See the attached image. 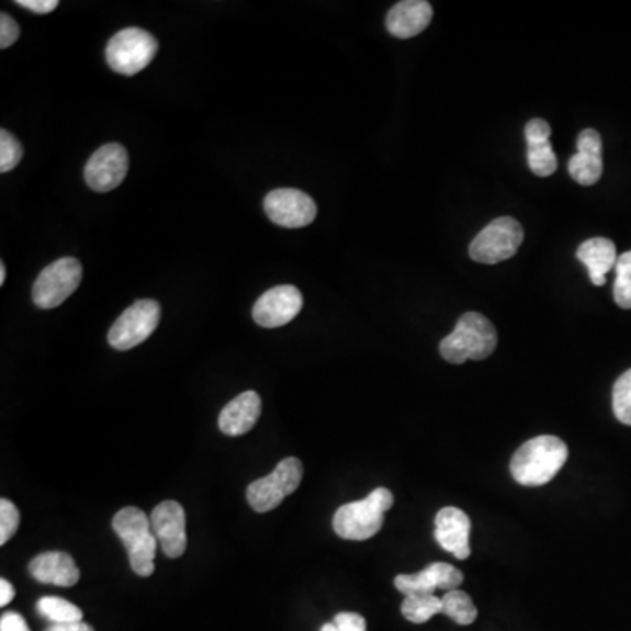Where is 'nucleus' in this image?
<instances>
[{"instance_id": "f3484780", "label": "nucleus", "mask_w": 631, "mask_h": 631, "mask_svg": "<svg viewBox=\"0 0 631 631\" xmlns=\"http://www.w3.org/2000/svg\"><path fill=\"white\" fill-rule=\"evenodd\" d=\"M433 9L427 0H402L393 5L386 16V29L393 37L410 40L414 35L427 31Z\"/></svg>"}, {"instance_id": "412c9836", "label": "nucleus", "mask_w": 631, "mask_h": 631, "mask_svg": "<svg viewBox=\"0 0 631 631\" xmlns=\"http://www.w3.org/2000/svg\"><path fill=\"white\" fill-rule=\"evenodd\" d=\"M577 258L588 267L589 279L595 286H604L607 283L609 270L616 269V263H618L616 245L606 237H593L583 243L577 249Z\"/></svg>"}, {"instance_id": "2eb2a0df", "label": "nucleus", "mask_w": 631, "mask_h": 631, "mask_svg": "<svg viewBox=\"0 0 631 631\" xmlns=\"http://www.w3.org/2000/svg\"><path fill=\"white\" fill-rule=\"evenodd\" d=\"M471 528L469 516L457 507H444L437 514V542L458 560L471 556Z\"/></svg>"}, {"instance_id": "39448f33", "label": "nucleus", "mask_w": 631, "mask_h": 631, "mask_svg": "<svg viewBox=\"0 0 631 631\" xmlns=\"http://www.w3.org/2000/svg\"><path fill=\"white\" fill-rule=\"evenodd\" d=\"M158 43L143 29H125L114 34L105 46L108 66L122 76L139 75L157 57Z\"/></svg>"}, {"instance_id": "2f4dec72", "label": "nucleus", "mask_w": 631, "mask_h": 631, "mask_svg": "<svg viewBox=\"0 0 631 631\" xmlns=\"http://www.w3.org/2000/svg\"><path fill=\"white\" fill-rule=\"evenodd\" d=\"M16 4L37 14H48L58 8L57 0H18Z\"/></svg>"}, {"instance_id": "a878e982", "label": "nucleus", "mask_w": 631, "mask_h": 631, "mask_svg": "<svg viewBox=\"0 0 631 631\" xmlns=\"http://www.w3.org/2000/svg\"><path fill=\"white\" fill-rule=\"evenodd\" d=\"M612 409L618 421L631 427V369L616 381L612 390Z\"/></svg>"}, {"instance_id": "473e14b6", "label": "nucleus", "mask_w": 631, "mask_h": 631, "mask_svg": "<svg viewBox=\"0 0 631 631\" xmlns=\"http://www.w3.org/2000/svg\"><path fill=\"white\" fill-rule=\"evenodd\" d=\"M14 588L9 581L0 579V606L5 607L13 601Z\"/></svg>"}, {"instance_id": "bb28decb", "label": "nucleus", "mask_w": 631, "mask_h": 631, "mask_svg": "<svg viewBox=\"0 0 631 631\" xmlns=\"http://www.w3.org/2000/svg\"><path fill=\"white\" fill-rule=\"evenodd\" d=\"M23 148L20 140L8 131H0V172L5 174L22 161Z\"/></svg>"}, {"instance_id": "4468645a", "label": "nucleus", "mask_w": 631, "mask_h": 631, "mask_svg": "<svg viewBox=\"0 0 631 631\" xmlns=\"http://www.w3.org/2000/svg\"><path fill=\"white\" fill-rule=\"evenodd\" d=\"M462 583V572L458 571L457 566L442 562L431 563L418 574H401L395 577V588L404 593L405 597L433 595L437 589L453 591Z\"/></svg>"}, {"instance_id": "cd10ccee", "label": "nucleus", "mask_w": 631, "mask_h": 631, "mask_svg": "<svg viewBox=\"0 0 631 631\" xmlns=\"http://www.w3.org/2000/svg\"><path fill=\"white\" fill-rule=\"evenodd\" d=\"M20 527V510L8 498L0 500V545L8 544Z\"/></svg>"}, {"instance_id": "c756f323", "label": "nucleus", "mask_w": 631, "mask_h": 631, "mask_svg": "<svg viewBox=\"0 0 631 631\" xmlns=\"http://www.w3.org/2000/svg\"><path fill=\"white\" fill-rule=\"evenodd\" d=\"M337 631H367V621L363 616L354 612H340L334 619Z\"/></svg>"}, {"instance_id": "a211bd4d", "label": "nucleus", "mask_w": 631, "mask_h": 631, "mask_svg": "<svg viewBox=\"0 0 631 631\" xmlns=\"http://www.w3.org/2000/svg\"><path fill=\"white\" fill-rule=\"evenodd\" d=\"M261 416V398L257 392H245L228 402L219 413V430L225 436H245L257 425Z\"/></svg>"}, {"instance_id": "c9c22d12", "label": "nucleus", "mask_w": 631, "mask_h": 631, "mask_svg": "<svg viewBox=\"0 0 631 631\" xmlns=\"http://www.w3.org/2000/svg\"><path fill=\"white\" fill-rule=\"evenodd\" d=\"M319 631H337V628H336V624H334V623H327V624H323V628Z\"/></svg>"}, {"instance_id": "dca6fc26", "label": "nucleus", "mask_w": 631, "mask_h": 631, "mask_svg": "<svg viewBox=\"0 0 631 631\" xmlns=\"http://www.w3.org/2000/svg\"><path fill=\"white\" fill-rule=\"evenodd\" d=\"M568 172L575 183L583 187H593L600 181L604 161H601V137L597 131L588 128L581 132L577 153L568 161Z\"/></svg>"}, {"instance_id": "72a5a7b5", "label": "nucleus", "mask_w": 631, "mask_h": 631, "mask_svg": "<svg viewBox=\"0 0 631 631\" xmlns=\"http://www.w3.org/2000/svg\"><path fill=\"white\" fill-rule=\"evenodd\" d=\"M46 631H93V628L81 621V623L52 624Z\"/></svg>"}, {"instance_id": "4be33fe9", "label": "nucleus", "mask_w": 631, "mask_h": 631, "mask_svg": "<svg viewBox=\"0 0 631 631\" xmlns=\"http://www.w3.org/2000/svg\"><path fill=\"white\" fill-rule=\"evenodd\" d=\"M402 615L410 623H427L433 616L442 615V600L436 595H410L402 604Z\"/></svg>"}, {"instance_id": "1a4fd4ad", "label": "nucleus", "mask_w": 631, "mask_h": 631, "mask_svg": "<svg viewBox=\"0 0 631 631\" xmlns=\"http://www.w3.org/2000/svg\"><path fill=\"white\" fill-rule=\"evenodd\" d=\"M161 309L157 301H137L114 322L110 345L120 351H128L151 337L160 323Z\"/></svg>"}, {"instance_id": "9b49d317", "label": "nucleus", "mask_w": 631, "mask_h": 631, "mask_svg": "<svg viewBox=\"0 0 631 631\" xmlns=\"http://www.w3.org/2000/svg\"><path fill=\"white\" fill-rule=\"evenodd\" d=\"M128 172V153L122 144H104L102 148L93 153L87 167L84 179L93 192H111L119 188Z\"/></svg>"}, {"instance_id": "c85d7f7f", "label": "nucleus", "mask_w": 631, "mask_h": 631, "mask_svg": "<svg viewBox=\"0 0 631 631\" xmlns=\"http://www.w3.org/2000/svg\"><path fill=\"white\" fill-rule=\"evenodd\" d=\"M20 37V26L14 22L13 16L8 13L0 14V48L8 49L13 46Z\"/></svg>"}, {"instance_id": "0eeeda50", "label": "nucleus", "mask_w": 631, "mask_h": 631, "mask_svg": "<svg viewBox=\"0 0 631 631\" xmlns=\"http://www.w3.org/2000/svg\"><path fill=\"white\" fill-rule=\"evenodd\" d=\"M83 279V267L76 258L53 261L35 279L32 288L34 304L41 309H55L78 290Z\"/></svg>"}, {"instance_id": "6ab92c4d", "label": "nucleus", "mask_w": 631, "mask_h": 631, "mask_svg": "<svg viewBox=\"0 0 631 631\" xmlns=\"http://www.w3.org/2000/svg\"><path fill=\"white\" fill-rule=\"evenodd\" d=\"M29 571L37 583L53 584L61 588L75 586L81 577L72 556L60 551H49V553L35 556L29 565Z\"/></svg>"}, {"instance_id": "20e7f679", "label": "nucleus", "mask_w": 631, "mask_h": 631, "mask_svg": "<svg viewBox=\"0 0 631 631\" xmlns=\"http://www.w3.org/2000/svg\"><path fill=\"white\" fill-rule=\"evenodd\" d=\"M393 493L386 488H378L363 498L351 502L337 510L334 516V530L340 539L367 540L383 528L384 514L392 509Z\"/></svg>"}, {"instance_id": "f03ea898", "label": "nucleus", "mask_w": 631, "mask_h": 631, "mask_svg": "<svg viewBox=\"0 0 631 631\" xmlns=\"http://www.w3.org/2000/svg\"><path fill=\"white\" fill-rule=\"evenodd\" d=\"M497 330L480 313H465L457 327L440 342V354L446 362L462 365L466 360H486L497 349Z\"/></svg>"}, {"instance_id": "aec40b11", "label": "nucleus", "mask_w": 631, "mask_h": 631, "mask_svg": "<svg viewBox=\"0 0 631 631\" xmlns=\"http://www.w3.org/2000/svg\"><path fill=\"white\" fill-rule=\"evenodd\" d=\"M528 143V166L539 178H549L557 169V158L549 143L551 125L545 120H531L525 126Z\"/></svg>"}, {"instance_id": "393cba45", "label": "nucleus", "mask_w": 631, "mask_h": 631, "mask_svg": "<svg viewBox=\"0 0 631 631\" xmlns=\"http://www.w3.org/2000/svg\"><path fill=\"white\" fill-rule=\"evenodd\" d=\"M615 301L621 309H631V251L623 252L616 263Z\"/></svg>"}, {"instance_id": "b1692460", "label": "nucleus", "mask_w": 631, "mask_h": 631, "mask_svg": "<svg viewBox=\"0 0 631 631\" xmlns=\"http://www.w3.org/2000/svg\"><path fill=\"white\" fill-rule=\"evenodd\" d=\"M440 600H442V615L453 619L454 623L469 627L477 619L474 601L465 591L453 589V591L446 593Z\"/></svg>"}, {"instance_id": "ddd939ff", "label": "nucleus", "mask_w": 631, "mask_h": 631, "mask_svg": "<svg viewBox=\"0 0 631 631\" xmlns=\"http://www.w3.org/2000/svg\"><path fill=\"white\" fill-rule=\"evenodd\" d=\"M151 530L167 557L183 556L187 551V514L176 500L161 502L151 516Z\"/></svg>"}, {"instance_id": "5701e85b", "label": "nucleus", "mask_w": 631, "mask_h": 631, "mask_svg": "<svg viewBox=\"0 0 631 631\" xmlns=\"http://www.w3.org/2000/svg\"><path fill=\"white\" fill-rule=\"evenodd\" d=\"M37 612L53 624L81 623L83 610L75 604L58 597H43L37 601Z\"/></svg>"}, {"instance_id": "6e6552de", "label": "nucleus", "mask_w": 631, "mask_h": 631, "mask_svg": "<svg viewBox=\"0 0 631 631\" xmlns=\"http://www.w3.org/2000/svg\"><path fill=\"white\" fill-rule=\"evenodd\" d=\"M525 239L519 222L509 216L493 219L488 227L480 232V236L472 240L471 252L472 260L486 266H495L500 261L509 260Z\"/></svg>"}, {"instance_id": "f257e3e1", "label": "nucleus", "mask_w": 631, "mask_h": 631, "mask_svg": "<svg viewBox=\"0 0 631 631\" xmlns=\"http://www.w3.org/2000/svg\"><path fill=\"white\" fill-rule=\"evenodd\" d=\"M568 460V448L554 436L528 440L514 453L510 474L521 486H544L562 471Z\"/></svg>"}, {"instance_id": "7c9ffc66", "label": "nucleus", "mask_w": 631, "mask_h": 631, "mask_svg": "<svg viewBox=\"0 0 631 631\" xmlns=\"http://www.w3.org/2000/svg\"><path fill=\"white\" fill-rule=\"evenodd\" d=\"M0 631H31V628L18 612H5L0 618Z\"/></svg>"}, {"instance_id": "9d476101", "label": "nucleus", "mask_w": 631, "mask_h": 631, "mask_svg": "<svg viewBox=\"0 0 631 631\" xmlns=\"http://www.w3.org/2000/svg\"><path fill=\"white\" fill-rule=\"evenodd\" d=\"M263 210L270 222L284 228L307 227L318 214L316 202L295 188H279L270 192L263 201Z\"/></svg>"}, {"instance_id": "7ed1b4c3", "label": "nucleus", "mask_w": 631, "mask_h": 631, "mask_svg": "<svg viewBox=\"0 0 631 631\" xmlns=\"http://www.w3.org/2000/svg\"><path fill=\"white\" fill-rule=\"evenodd\" d=\"M113 530L125 545L134 574L140 577L153 575L158 540L153 533L148 514L137 507H125L114 516Z\"/></svg>"}, {"instance_id": "f704fd0d", "label": "nucleus", "mask_w": 631, "mask_h": 631, "mask_svg": "<svg viewBox=\"0 0 631 631\" xmlns=\"http://www.w3.org/2000/svg\"><path fill=\"white\" fill-rule=\"evenodd\" d=\"M4 283H5V266L4 261H2V263H0V284Z\"/></svg>"}, {"instance_id": "f8f14e48", "label": "nucleus", "mask_w": 631, "mask_h": 631, "mask_svg": "<svg viewBox=\"0 0 631 631\" xmlns=\"http://www.w3.org/2000/svg\"><path fill=\"white\" fill-rule=\"evenodd\" d=\"M304 307V298L298 288L292 284L270 288L252 307V319L263 328L284 327L298 316Z\"/></svg>"}, {"instance_id": "423d86ee", "label": "nucleus", "mask_w": 631, "mask_h": 631, "mask_svg": "<svg viewBox=\"0 0 631 631\" xmlns=\"http://www.w3.org/2000/svg\"><path fill=\"white\" fill-rule=\"evenodd\" d=\"M302 477H304V465L301 460L295 457L284 458L272 474L249 484L246 497L251 509L260 514L274 510L284 498L296 492Z\"/></svg>"}]
</instances>
